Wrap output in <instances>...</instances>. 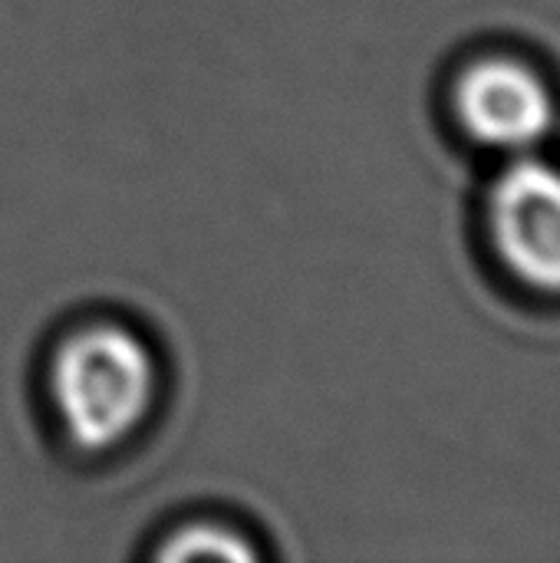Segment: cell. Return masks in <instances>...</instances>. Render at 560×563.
<instances>
[{"mask_svg":"<svg viewBox=\"0 0 560 563\" xmlns=\"http://www.w3.org/2000/svg\"><path fill=\"white\" fill-rule=\"evenodd\" d=\"M485 231L525 290L560 297V165L535 152L515 155L485 195Z\"/></svg>","mask_w":560,"mask_h":563,"instance_id":"7a4b0ae2","label":"cell"},{"mask_svg":"<svg viewBox=\"0 0 560 563\" xmlns=\"http://www.w3.org/2000/svg\"><path fill=\"white\" fill-rule=\"evenodd\" d=\"M459 129L485 148L525 155L535 152L558 122V99L538 66L512 53L469 59L449 89Z\"/></svg>","mask_w":560,"mask_h":563,"instance_id":"3957f363","label":"cell"},{"mask_svg":"<svg viewBox=\"0 0 560 563\" xmlns=\"http://www.w3.org/2000/svg\"><path fill=\"white\" fill-rule=\"evenodd\" d=\"M36 402L69 459L116 462L135 452L165 412V350L129 313L83 310L50 333L36 360Z\"/></svg>","mask_w":560,"mask_h":563,"instance_id":"6da1fadb","label":"cell"},{"mask_svg":"<svg viewBox=\"0 0 560 563\" xmlns=\"http://www.w3.org/2000/svg\"><path fill=\"white\" fill-rule=\"evenodd\" d=\"M162 563H261L271 558L264 534L244 518L218 508H198L168 518L142 551Z\"/></svg>","mask_w":560,"mask_h":563,"instance_id":"277c9868","label":"cell"}]
</instances>
